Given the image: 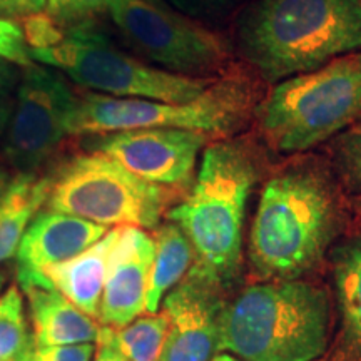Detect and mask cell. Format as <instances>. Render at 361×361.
I'll use <instances>...</instances> for the list:
<instances>
[{
  "instance_id": "cell-23",
  "label": "cell",
  "mask_w": 361,
  "mask_h": 361,
  "mask_svg": "<svg viewBox=\"0 0 361 361\" xmlns=\"http://www.w3.org/2000/svg\"><path fill=\"white\" fill-rule=\"evenodd\" d=\"M336 161L348 183L361 184V124L338 139Z\"/></svg>"
},
{
  "instance_id": "cell-22",
  "label": "cell",
  "mask_w": 361,
  "mask_h": 361,
  "mask_svg": "<svg viewBox=\"0 0 361 361\" xmlns=\"http://www.w3.org/2000/svg\"><path fill=\"white\" fill-rule=\"evenodd\" d=\"M22 34H24L27 49L37 51L59 44L64 37V29L47 12L32 13L22 19Z\"/></svg>"
},
{
  "instance_id": "cell-33",
  "label": "cell",
  "mask_w": 361,
  "mask_h": 361,
  "mask_svg": "<svg viewBox=\"0 0 361 361\" xmlns=\"http://www.w3.org/2000/svg\"><path fill=\"white\" fill-rule=\"evenodd\" d=\"M213 361H243L241 358H238V356H233V355H226V353H221V355H216Z\"/></svg>"
},
{
  "instance_id": "cell-3",
  "label": "cell",
  "mask_w": 361,
  "mask_h": 361,
  "mask_svg": "<svg viewBox=\"0 0 361 361\" xmlns=\"http://www.w3.org/2000/svg\"><path fill=\"white\" fill-rule=\"evenodd\" d=\"M328 293L284 279L246 288L224 308L219 350L246 361H314L329 335Z\"/></svg>"
},
{
  "instance_id": "cell-25",
  "label": "cell",
  "mask_w": 361,
  "mask_h": 361,
  "mask_svg": "<svg viewBox=\"0 0 361 361\" xmlns=\"http://www.w3.org/2000/svg\"><path fill=\"white\" fill-rule=\"evenodd\" d=\"M0 57L22 67L34 64L20 25L4 17H0Z\"/></svg>"
},
{
  "instance_id": "cell-1",
  "label": "cell",
  "mask_w": 361,
  "mask_h": 361,
  "mask_svg": "<svg viewBox=\"0 0 361 361\" xmlns=\"http://www.w3.org/2000/svg\"><path fill=\"white\" fill-rule=\"evenodd\" d=\"M340 196L326 171L293 164L264 184L251 226L252 269L271 281L298 279L319 263L340 231Z\"/></svg>"
},
{
  "instance_id": "cell-13",
  "label": "cell",
  "mask_w": 361,
  "mask_h": 361,
  "mask_svg": "<svg viewBox=\"0 0 361 361\" xmlns=\"http://www.w3.org/2000/svg\"><path fill=\"white\" fill-rule=\"evenodd\" d=\"M106 226L57 211H39L27 226L17 247V281L22 291L30 286L54 288L44 271L62 263L97 243Z\"/></svg>"
},
{
  "instance_id": "cell-15",
  "label": "cell",
  "mask_w": 361,
  "mask_h": 361,
  "mask_svg": "<svg viewBox=\"0 0 361 361\" xmlns=\"http://www.w3.org/2000/svg\"><path fill=\"white\" fill-rule=\"evenodd\" d=\"M24 293L29 300L32 335L37 348L97 341L101 326L57 290L30 286Z\"/></svg>"
},
{
  "instance_id": "cell-35",
  "label": "cell",
  "mask_w": 361,
  "mask_h": 361,
  "mask_svg": "<svg viewBox=\"0 0 361 361\" xmlns=\"http://www.w3.org/2000/svg\"><path fill=\"white\" fill-rule=\"evenodd\" d=\"M2 286H4V276L0 274V290H2Z\"/></svg>"
},
{
  "instance_id": "cell-19",
  "label": "cell",
  "mask_w": 361,
  "mask_h": 361,
  "mask_svg": "<svg viewBox=\"0 0 361 361\" xmlns=\"http://www.w3.org/2000/svg\"><path fill=\"white\" fill-rule=\"evenodd\" d=\"M333 273L345 340L350 350L361 356V236L336 247Z\"/></svg>"
},
{
  "instance_id": "cell-11",
  "label": "cell",
  "mask_w": 361,
  "mask_h": 361,
  "mask_svg": "<svg viewBox=\"0 0 361 361\" xmlns=\"http://www.w3.org/2000/svg\"><path fill=\"white\" fill-rule=\"evenodd\" d=\"M206 142L207 134L200 130L146 128L101 134L90 142V151L111 157L157 186L184 188L192 180Z\"/></svg>"
},
{
  "instance_id": "cell-28",
  "label": "cell",
  "mask_w": 361,
  "mask_h": 361,
  "mask_svg": "<svg viewBox=\"0 0 361 361\" xmlns=\"http://www.w3.org/2000/svg\"><path fill=\"white\" fill-rule=\"evenodd\" d=\"M49 0H0V16L4 19L7 17H20L24 19L32 13L44 12L47 8Z\"/></svg>"
},
{
  "instance_id": "cell-32",
  "label": "cell",
  "mask_w": 361,
  "mask_h": 361,
  "mask_svg": "<svg viewBox=\"0 0 361 361\" xmlns=\"http://www.w3.org/2000/svg\"><path fill=\"white\" fill-rule=\"evenodd\" d=\"M12 179L13 176L11 173V169H8V166L4 164V162H0V202H2L4 197H6L8 188H11Z\"/></svg>"
},
{
  "instance_id": "cell-6",
  "label": "cell",
  "mask_w": 361,
  "mask_h": 361,
  "mask_svg": "<svg viewBox=\"0 0 361 361\" xmlns=\"http://www.w3.org/2000/svg\"><path fill=\"white\" fill-rule=\"evenodd\" d=\"M256 104L255 85L238 75L214 79L196 99L180 104L85 92L78 96L69 134H111L146 128L228 134L245 124Z\"/></svg>"
},
{
  "instance_id": "cell-12",
  "label": "cell",
  "mask_w": 361,
  "mask_h": 361,
  "mask_svg": "<svg viewBox=\"0 0 361 361\" xmlns=\"http://www.w3.org/2000/svg\"><path fill=\"white\" fill-rule=\"evenodd\" d=\"M221 283L194 266L164 296L168 333L159 361H213L221 343L224 301Z\"/></svg>"
},
{
  "instance_id": "cell-7",
  "label": "cell",
  "mask_w": 361,
  "mask_h": 361,
  "mask_svg": "<svg viewBox=\"0 0 361 361\" xmlns=\"http://www.w3.org/2000/svg\"><path fill=\"white\" fill-rule=\"evenodd\" d=\"M32 61L64 72L75 84L97 94L139 97L161 102L196 99L214 79H194L147 66L117 49L106 35L90 25L78 24L47 49L29 51Z\"/></svg>"
},
{
  "instance_id": "cell-34",
  "label": "cell",
  "mask_w": 361,
  "mask_h": 361,
  "mask_svg": "<svg viewBox=\"0 0 361 361\" xmlns=\"http://www.w3.org/2000/svg\"><path fill=\"white\" fill-rule=\"evenodd\" d=\"M59 2H61V0H49V4H47V8H52L54 6H57Z\"/></svg>"
},
{
  "instance_id": "cell-5",
  "label": "cell",
  "mask_w": 361,
  "mask_h": 361,
  "mask_svg": "<svg viewBox=\"0 0 361 361\" xmlns=\"http://www.w3.org/2000/svg\"><path fill=\"white\" fill-rule=\"evenodd\" d=\"M255 114L266 141L281 154L326 141L361 116V52L279 80Z\"/></svg>"
},
{
  "instance_id": "cell-17",
  "label": "cell",
  "mask_w": 361,
  "mask_h": 361,
  "mask_svg": "<svg viewBox=\"0 0 361 361\" xmlns=\"http://www.w3.org/2000/svg\"><path fill=\"white\" fill-rule=\"evenodd\" d=\"M51 192V178L37 174L13 176L0 202V263L17 252L27 226L35 218Z\"/></svg>"
},
{
  "instance_id": "cell-21",
  "label": "cell",
  "mask_w": 361,
  "mask_h": 361,
  "mask_svg": "<svg viewBox=\"0 0 361 361\" xmlns=\"http://www.w3.org/2000/svg\"><path fill=\"white\" fill-rule=\"evenodd\" d=\"M35 348L34 335L27 324L24 300L12 286L0 296V361H29Z\"/></svg>"
},
{
  "instance_id": "cell-36",
  "label": "cell",
  "mask_w": 361,
  "mask_h": 361,
  "mask_svg": "<svg viewBox=\"0 0 361 361\" xmlns=\"http://www.w3.org/2000/svg\"><path fill=\"white\" fill-rule=\"evenodd\" d=\"M360 214H361V206H360Z\"/></svg>"
},
{
  "instance_id": "cell-20",
  "label": "cell",
  "mask_w": 361,
  "mask_h": 361,
  "mask_svg": "<svg viewBox=\"0 0 361 361\" xmlns=\"http://www.w3.org/2000/svg\"><path fill=\"white\" fill-rule=\"evenodd\" d=\"M166 333L168 316L152 313L121 328L101 326L97 341L109 343L128 361H159Z\"/></svg>"
},
{
  "instance_id": "cell-8",
  "label": "cell",
  "mask_w": 361,
  "mask_h": 361,
  "mask_svg": "<svg viewBox=\"0 0 361 361\" xmlns=\"http://www.w3.org/2000/svg\"><path fill=\"white\" fill-rule=\"evenodd\" d=\"M169 202L162 186L101 154L74 156L51 178L45 206L101 226L157 228Z\"/></svg>"
},
{
  "instance_id": "cell-31",
  "label": "cell",
  "mask_w": 361,
  "mask_h": 361,
  "mask_svg": "<svg viewBox=\"0 0 361 361\" xmlns=\"http://www.w3.org/2000/svg\"><path fill=\"white\" fill-rule=\"evenodd\" d=\"M94 361H128V360L117 353L109 343L97 341V353H96V360Z\"/></svg>"
},
{
  "instance_id": "cell-30",
  "label": "cell",
  "mask_w": 361,
  "mask_h": 361,
  "mask_svg": "<svg viewBox=\"0 0 361 361\" xmlns=\"http://www.w3.org/2000/svg\"><path fill=\"white\" fill-rule=\"evenodd\" d=\"M13 111V101L8 94H0V141L6 135V130L11 123V116Z\"/></svg>"
},
{
  "instance_id": "cell-27",
  "label": "cell",
  "mask_w": 361,
  "mask_h": 361,
  "mask_svg": "<svg viewBox=\"0 0 361 361\" xmlns=\"http://www.w3.org/2000/svg\"><path fill=\"white\" fill-rule=\"evenodd\" d=\"M96 351L94 343H80V345L64 346H35L29 361H90Z\"/></svg>"
},
{
  "instance_id": "cell-26",
  "label": "cell",
  "mask_w": 361,
  "mask_h": 361,
  "mask_svg": "<svg viewBox=\"0 0 361 361\" xmlns=\"http://www.w3.org/2000/svg\"><path fill=\"white\" fill-rule=\"evenodd\" d=\"M114 2L116 0H61L57 6L47 8V13L64 27V24H80L94 13L107 11Z\"/></svg>"
},
{
  "instance_id": "cell-24",
  "label": "cell",
  "mask_w": 361,
  "mask_h": 361,
  "mask_svg": "<svg viewBox=\"0 0 361 361\" xmlns=\"http://www.w3.org/2000/svg\"><path fill=\"white\" fill-rule=\"evenodd\" d=\"M246 0H169L173 7L194 20H218L241 7Z\"/></svg>"
},
{
  "instance_id": "cell-4",
  "label": "cell",
  "mask_w": 361,
  "mask_h": 361,
  "mask_svg": "<svg viewBox=\"0 0 361 361\" xmlns=\"http://www.w3.org/2000/svg\"><path fill=\"white\" fill-rule=\"evenodd\" d=\"M259 168L243 139L221 141L202 154L191 192L168 213L186 234L197 266L221 284L231 283L241 264L243 224Z\"/></svg>"
},
{
  "instance_id": "cell-29",
  "label": "cell",
  "mask_w": 361,
  "mask_h": 361,
  "mask_svg": "<svg viewBox=\"0 0 361 361\" xmlns=\"http://www.w3.org/2000/svg\"><path fill=\"white\" fill-rule=\"evenodd\" d=\"M19 72L12 62L0 57V94H11V90L19 82Z\"/></svg>"
},
{
  "instance_id": "cell-2",
  "label": "cell",
  "mask_w": 361,
  "mask_h": 361,
  "mask_svg": "<svg viewBox=\"0 0 361 361\" xmlns=\"http://www.w3.org/2000/svg\"><path fill=\"white\" fill-rule=\"evenodd\" d=\"M236 47L269 82L361 52V0H255L238 22Z\"/></svg>"
},
{
  "instance_id": "cell-9",
  "label": "cell",
  "mask_w": 361,
  "mask_h": 361,
  "mask_svg": "<svg viewBox=\"0 0 361 361\" xmlns=\"http://www.w3.org/2000/svg\"><path fill=\"white\" fill-rule=\"evenodd\" d=\"M107 12L135 51L162 71L211 79L229 64V51L218 34L161 0H116Z\"/></svg>"
},
{
  "instance_id": "cell-14",
  "label": "cell",
  "mask_w": 361,
  "mask_h": 361,
  "mask_svg": "<svg viewBox=\"0 0 361 361\" xmlns=\"http://www.w3.org/2000/svg\"><path fill=\"white\" fill-rule=\"evenodd\" d=\"M154 259V239L141 228L121 226L107 261L97 319L121 328L134 322L146 306V293Z\"/></svg>"
},
{
  "instance_id": "cell-10",
  "label": "cell",
  "mask_w": 361,
  "mask_h": 361,
  "mask_svg": "<svg viewBox=\"0 0 361 361\" xmlns=\"http://www.w3.org/2000/svg\"><path fill=\"white\" fill-rule=\"evenodd\" d=\"M20 79L4 154L19 174H37L69 135L79 94L51 67L32 64Z\"/></svg>"
},
{
  "instance_id": "cell-16",
  "label": "cell",
  "mask_w": 361,
  "mask_h": 361,
  "mask_svg": "<svg viewBox=\"0 0 361 361\" xmlns=\"http://www.w3.org/2000/svg\"><path fill=\"white\" fill-rule=\"evenodd\" d=\"M119 228L121 226H117L107 231L97 243L74 258L54 264L44 271V276L49 279L54 290L64 295L72 305L78 306L90 318L99 316L107 261L119 234Z\"/></svg>"
},
{
  "instance_id": "cell-18",
  "label": "cell",
  "mask_w": 361,
  "mask_h": 361,
  "mask_svg": "<svg viewBox=\"0 0 361 361\" xmlns=\"http://www.w3.org/2000/svg\"><path fill=\"white\" fill-rule=\"evenodd\" d=\"M152 239H154V259L149 274L146 306H144V311L149 314L159 310L162 298L186 276L194 259L191 241L173 221L157 226Z\"/></svg>"
}]
</instances>
